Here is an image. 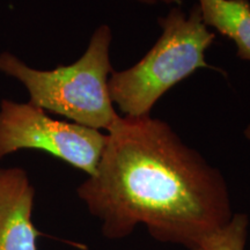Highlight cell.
<instances>
[{"mask_svg":"<svg viewBox=\"0 0 250 250\" xmlns=\"http://www.w3.org/2000/svg\"><path fill=\"white\" fill-rule=\"evenodd\" d=\"M156 2H162V4L171 6H181L182 0H156Z\"/></svg>","mask_w":250,"mask_h":250,"instance_id":"cell-8","label":"cell"},{"mask_svg":"<svg viewBox=\"0 0 250 250\" xmlns=\"http://www.w3.org/2000/svg\"><path fill=\"white\" fill-rule=\"evenodd\" d=\"M111 29L101 24L83 55L70 65L37 70L11 52L0 54V72L26 87L29 102L83 126L109 131L121 116L109 93Z\"/></svg>","mask_w":250,"mask_h":250,"instance_id":"cell-2","label":"cell"},{"mask_svg":"<svg viewBox=\"0 0 250 250\" xmlns=\"http://www.w3.org/2000/svg\"><path fill=\"white\" fill-rule=\"evenodd\" d=\"M248 227V215L234 213L225 226L203 237L189 250H246Z\"/></svg>","mask_w":250,"mask_h":250,"instance_id":"cell-7","label":"cell"},{"mask_svg":"<svg viewBox=\"0 0 250 250\" xmlns=\"http://www.w3.org/2000/svg\"><path fill=\"white\" fill-rule=\"evenodd\" d=\"M77 195L109 240L144 225L158 241L189 249L234 214L221 171L152 116L118 118Z\"/></svg>","mask_w":250,"mask_h":250,"instance_id":"cell-1","label":"cell"},{"mask_svg":"<svg viewBox=\"0 0 250 250\" xmlns=\"http://www.w3.org/2000/svg\"><path fill=\"white\" fill-rule=\"evenodd\" d=\"M34 203L35 188L27 171L0 168V250H39Z\"/></svg>","mask_w":250,"mask_h":250,"instance_id":"cell-5","label":"cell"},{"mask_svg":"<svg viewBox=\"0 0 250 250\" xmlns=\"http://www.w3.org/2000/svg\"><path fill=\"white\" fill-rule=\"evenodd\" d=\"M107 143V133L57 120L30 102H0V161L23 149H36L94 174Z\"/></svg>","mask_w":250,"mask_h":250,"instance_id":"cell-4","label":"cell"},{"mask_svg":"<svg viewBox=\"0 0 250 250\" xmlns=\"http://www.w3.org/2000/svg\"><path fill=\"white\" fill-rule=\"evenodd\" d=\"M203 22L230 40L236 56L250 62V1L249 0H198Z\"/></svg>","mask_w":250,"mask_h":250,"instance_id":"cell-6","label":"cell"},{"mask_svg":"<svg viewBox=\"0 0 250 250\" xmlns=\"http://www.w3.org/2000/svg\"><path fill=\"white\" fill-rule=\"evenodd\" d=\"M134 1L140 2V4L148 5V6H153V5H156V4H158V2H156V0H134Z\"/></svg>","mask_w":250,"mask_h":250,"instance_id":"cell-9","label":"cell"},{"mask_svg":"<svg viewBox=\"0 0 250 250\" xmlns=\"http://www.w3.org/2000/svg\"><path fill=\"white\" fill-rule=\"evenodd\" d=\"M158 23L162 33L147 54L133 66L114 71L109 78L111 101L124 116H151L155 103L168 90L199 68L212 67L205 54L215 34L203 22L198 6L189 13L173 6Z\"/></svg>","mask_w":250,"mask_h":250,"instance_id":"cell-3","label":"cell"},{"mask_svg":"<svg viewBox=\"0 0 250 250\" xmlns=\"http://www.w3.org/2000/svg\"><path fill=\"white\" fill-rule=\"evenodd\" d=\"M243 133H245V137L248 140H250V123L247 125V127L245 129V131H243Z\"/></svg>","mask_w":250,"mask_h":250,"instance_id":"cell-10","label":"cell"}]
</instances>
